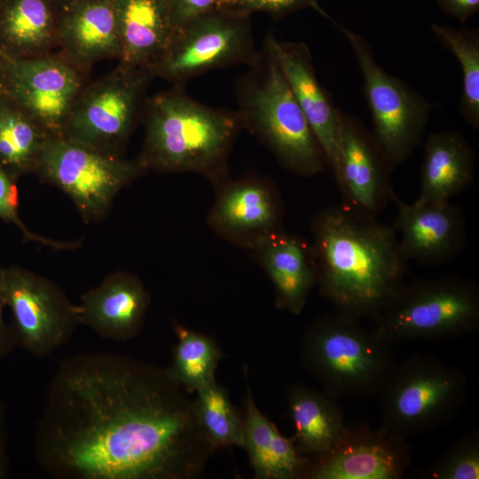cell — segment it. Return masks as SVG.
<instances>
[{"mask_svg":"<svg viewBox=\"0 0 479 479\" xmlns=\"http://www.w3.org/2000/svg\"><path fill=\"white\" fill-rule=\"evenodd\" d=\"M168 368L107 352L62 361L35 438L59 479H192L214 450Z\"/></svg>","mask_w":479,"mask_h":479,"instance_id":"obj_1","label":"cell"},{"mask_svg":"<svg viewBox=\"0 0 479 479\" xmlns=\"http://www.w3.org/2000/svg\"><path fill=\"white\" fill-rule=\"evenodd\" d=\"M310 230L320 294L337 313L375 318L405 283L393 226L341 204L319 211Z\"/></svg>","mask_w":479,"mask_h":479,"instance_id":"obj_2","label":"cell"},{"mask_svg":"<svg viewBox=\"0 0 479 479\" xmlns=\"http://www.w3.org/2000/svg\"><path fill=\"white\" fill-rule=\"evenodd\" d=\"M145 139L137 158L147 172H192L216 187L230 177L228 157L243 130L237 112L196 101L183 85L146 99Z\"/></svg>","mask_w":479,"mask_h":479,"instance_id":"obj_3","label":"cell"},{"mask_svg":"<svg viewBox=\"0 0 479 479\" xmlns=\"http://www.w3.org/2000/svg\"><path fill=\"white\" fill-rule=\"evenodd\" d=\"M236 82L243 126L289 171L302 177L326 167L323 152L270 46L264 42Z\"/></svg>","mask_w":479,"mask_h":479,"instance_id":"obj_4","label":"cell"},{"mask_svg":"<svg viewBox=\"0 0 479 479\" xmlns=\"http://www.w3.org/2000/svg\"><path fill=\"white\" fill-rule=\"evenodd\" d=\"M301 360L335 398L380 394L397 363L391 343L359 319L337 312L309 326L301 342Z\"/></svg>","mask_w":479,"mask_h":479,"instance_id":"obj_5","label":"cell"},{"mask_svg":"<svg viewBox=\"0 0 479 479\" xmlns=\"http://www.w3.org/2000/svg\"><path fill=\"white\" fill-rule=\"evenodd\" d=\"M468 393L463 370L426 353L396 363L381 395V426L398 437L433 431L454 420Z\"/></svg>","mask_w":479,"mask_h":479,"instance_id":"obj_6","label":"cell"},{"mask_svg":"<svg viewBox=\"0 0 479 479\" xmlns=\"http://www.w3.org/2000/svg\"><path fill=\"white\" fill-rule=\"evenodd\" d=\"M391 343L460 337L479 326V288L457 275L404 283L374 318Z\"/></svg>","mask_w":479,"mask_h":479,"instance_id":"obj_7","label":"cell"},{"mask_svg":"<svg viewBox=\"0 0 479 479\" xmlns=\"http://www.w3.org/2000/svg\"><path fill=\"white\" fill-rule=\"evenodd\" d=\"M347 39L364 80V94L373 121L372 136L392 170L421 142L435 105L375 60L365 39L322 12Z\"/></svg>","mask_w":479,"mask_h":479,"instance_id":"obj_8","label":"cell"},{"mask_svg":"<svg viewBox=\"0 0 479 479\" xmlns=\"http://www.w3.org/2000/svg\"><path fill=\"white\" fill-rule=\"evenodd\" d=\"M145 173L137 159L128 160L59 136L47 138L35 171L72 200L86 223L104 220L117 194Z\"/></svg>","mask_w":479,"mask_h":479,"instance_id":"obj_9","label":"cell"},{"mask_svg":"<svg viewBox=\"0 0 479 479\" xmlns=\"http://www.w3.org/2000/svg\"><path fill=\"white\" fill-rule=\"evenodd\" d=\"M256 53L250 16L214 8L177 27L150 70L153 77L183 85L214 69L247 66Z\"/></svg>","mask_w":479,"mask_h":479,"instance_id":"obj_10","label":"cell"},{"mask_svg":"<svg viewBox=\"0 0 479 479\" xmlns=\"http://www.w3.org/2000/svg\"><path fill=\"white\" fill-rule=\"evenodd\" d=\"M153 78L148 67L118 65L106 76L85 85L62 137L122 155L144 109L145 92Z\"/></svg>","mask_w":479,"mask_h":479,"instance_id":"obj_11","label":"cell"},{"mask_svg":"<svg viewBox=\"0 0 479 479\" xmlns=\"http://www.w3.org/2000/svg\"><path fill=\"white\" fill-rule=\"evenodd\" d=\"M1 293L11 313L15 346L40 358L70 339L78 325L75 304L50 279L24 267H2Z\"/></svg>","mask_w":479,"mask_h":479,"instance_id":"obj_12","label":"cell"},{"mask_svg":"<svg viewBox=\"0 0 479 479\" xmlns=\"http://www.w3.org/2000/svg\"><path fill=\"white\" fill-rule=\"evenodd\" d=\"M2 57L5 97L50 136L62 137L85 87L86 74L60 53L24 59Z\"/></svg>","mask_w":479,"mask_h":479,"instance_id":"obj_13","label":"cell"},{"mask_svg":"<svg viewBox=\"0 0 479 479\" xmlns=\"http://www.w3.org/2000/svg\"><path fill=\"white\" fill-rule=\"evenodd\" d=\"M215 188L207 223L224 240L250 250L263 238L285 231L283 203L268 178L229 177Z\"/></svg>","mask_w":479,"mask_h":479,"instance_id":"obj_14","label":"cell"},{"mask_svg":"<svg viewBox=\"0 0 479 479\" xmlns=\"http://www.w3.org/2000/svg\"><path fill=\"white\" fill-rule=\"evenodd\" d=\"M338 122L339 157L333 176L342 204L377 216L396 196L391 169L360 120L338 108Z\"/></svg>","mask_w":479,"mask_h":479,"instance_id":"obj_15","label":"cell"},{"mask_svg":"<svg viewBox=\"0 0 479 479\" xmlns=\"http://www.w3.org/2000/svg\"><path fill=\"white\" fill-rule=\"evenodd\" d=\"M411 463L405 439L380 427L348 428L325 455L314 459L304 475L310 479H399Z\"/></svg>","mask_w":479,"mask_h":479,"instance_id":"obj_16","label":"cell"},{"mask_svg":"<svg viewBox=\"0 0 479 479\" xmlns=\"http://www.w3.org/2000/svg\"><path fill=\"white\" fill-rule=\"evenodd\" d=\"M392 224L406 261L435 266L456 258L467 242L463 212L451 201L406 204L396 195Z\"/></svg>","mask_w":479,"mask_h":479,"instance_id":"obj_17","label":"cell"},{"mask_svg":"<svg viewBox=\"0 0 479 479\" xmlns=\"http://www.w3.org/2000/svg\"><path fill=\"white\" fill-rule=\"evenodd\" d=\"M264 42L275 54L334 175L339 157L338 108L318 80L309 46L302 42L280 41L272 34Z\"/></svg>","mask_w":479,"mask_h":479,"instance_id":"obj_18","label":"cell"},{"mask_svg":"<svg viewBox=\"0 0 479 479\" xmlns=\"http://www.w3.org/2000/svg\"><path fill=\"white\" fill-rule=\"evenodd\" d=\"M150 302V293L140 278L118 271L84 292L75 312L78 325L105 339L126 342L140 332Z\"/></svg>","mask_w":479,"mask_h":479,"instance_id":"obj_19","label":"cell"},{"mask_svg":"<svg viewBox=\"0 0 479 479\" xmlns=\"http://www.w3.org/2000/svg\"><path fill=\"white\" fill-rule=\"evenodd\" d=\"M60 54L84 74L96 62L121 56L114 0H77L59 12Z\"/></svg>","mask_w":479,"mask_h":479,"instance_id":"obj_20","label":"cell"},{"mask_svg":"<svg viewBox=\"0 0 479 479\" xmlns=\"http://www.w3.org/2000/svg\"><path fill=\"white\" fill-rule=\"evenodd\" d=\"M250 251L274 286L276 305L300 314L317 285L312 247L282 231L263 238Z\"/></svg>","mask_w":479,"mask_h":479,"instance_id":"obj_21","label":"cell"},{"mask_svg":"<svg viewBox=\"0 0 479 479\" xmlns=\"http://www.w3.org/2000/svg\"><path fill=\"white\" fill-rule=\"evenodd\" d=\"M121 43L119 64L148 67L169 44L176 27L165 0H114Z\"/></svg>","mask_w":479,"mask_h":479,"instance_id":"obj_22","label":"cell"},{"mask_svg":"<svg viewBox=\"0 0 479 479\" xmlns=\"http://www.w3.org/2000/svg\"><path fill=\"white\" fill-rule=\"evenodd\" d=\"M475 153L462 133L445 130L429 134L424 144L420 189L414 202L444 203L470 185Z\"/></svg>","mask_w":479,"mask_h":479,"instance_id":"obj_23","label":"cell"},{"mask_svg":"<svg viewBox=\"0 0 479 479\" xmlns=\"http://www.w3.org/2000/svg\"><path fill=\"white\" fill-rule=\"evenodd\" d=\"M59 9L51 0H0V54L34 58L58 44Z\"/></svg>","mask_w":479,"mask_h":479,"instance_id":"obj_24","label":"cell"},{"mask_svg":"<svg viewBox=\"0 0 479 479\" xmlns=\"http://www.w3.org/2000/svg\"><path fill=\"white\" fill-rule=\"evenodd\" d=\"M243 421L244 449L255 475L259 479H294L304 477L310 460L265 417L255 404L248 384Z\"/></svg>","mask_w":479,"mask_h":479,"instance_id":"obj_25","label":"cell"},{"mask_svg":"<svg viewBox=\"0 0 479 479\" xmlns=\"http://www.w3.org/2000/svg\"><path fill=\"white\" fill-rule=\"evenodd\" d=\"M287 405L294 428V444L300 452L314 459L327 453L349 428L343 421L336 398L303 385L291 386Z\"/></svg>","mask_w":479,"mask_h":479,"instance_id":"obj_26","label":"cell"},{"mask_svg":"<svg viewBox=\"0 0 479 479\" xmlns=\"http://www.w3.org/2000/svg\"><path fill=\"white\" fill-rule=\"evenodd\" d=\"M49 137L5 96L0 99V164L12 175L35 174Z\"/></svg>","mask_w":479,"mask_h":479,"instance_id":"obj_27","label":"cell"},{"mask_svg":"<svg viewBox=\"0 0 479 479\" xmlns=\"http://www.w3.org/2000/svg\"><path fill=\"white\" fill-rule=\"evenodd\" d=\"M175 333L177 341L168 370L186 391H196L215 380L219 349L209 337L181 325L175 326Z\"/></svg>","mask_w":479,"mask_h":479,"instance_id":"obj_28","label":"cell"},{"mask_svg":"<svg viewBox=\"0 0 479 479\" xmlns=\"http://www.w3.org/2000/svg\"><path fill=\"white\" fill-rule=\"evenodd\" d=\"M435 36L458 59L462 70L459 111L475 130L479 128V31L431 24Z\"/></svg>","mask_w":479,"mask_h":479,"instance_id":"obj_29","label":"cell"},{"mask_svg":"<svg viewBox=\"0 0 479 479\" xmlns=\"http://www.w3.org/2000/svg\"><path fill=\"white\" fill-rule=\"evenodd\" d=\"M195 411L213 446L244 447V428L227 391L216 380L196 390Z\"/></svg>","mask_w":479,"mask_h":479,"instance_id":"obj_30","label":"cell"},{"mask_svg":"<svg viewBox=\"0 0 479 479\" xmlns=\"http://www.w3.org/2000/svg\"><path fill=\"white\" fill-rule=\"evenodd\" d=\"M429 479H478L479 435L462 436L423 473Z\"/></svg>","mask_w":479,"mask_h":479,"instance_id":"obj_31","label":"cell"},{"mask_svg":"<svg viewBox=\"0 0 479 479\" xmlns=\"http://www.w3.org/2000/svg\"><path fill=\"white\" fill-rule=\"evenodd\" d=\"M18 177L0 164V219L13 224L25 242H34L55 250H75L81 241H60L37 234L28 229L20 216Z\"/></svg>","mask_w":479,"mask_h":479,"instance_id":"obj_32","label":"cell"},{"mask_svg":"<svg viewBox=\"0 0 479 479\" xmlns=\"http://www.w3.org/2000/svg\"><path fill=\"white\" fill-rule=\"evenodd\" d=\"M319 0H219L216 8L236 14L250 16L255 12L279 20L294 12L312 7L317 10Z\"/></svg>","mask_w":479,"mask_h":479,"instance_id":"obj_33","label":"cell"},{"mask_svg":"<svg viewBox=\"0 0 479 479\" xmlns=\"http://www.w3.org/2000/svg\"><path fill=\"white\" fill-rule=\"evenodd\" d=\"M176 29L214 8L219 0H165Z\"/></svg>","mask_w":479,"mask_h":479,"instance_id":"obj_34","label":"cell"},{"mask_svg":"<svg viewBox=\"0 0 479 479\" xmlns=\"http://www.w3.org/2000/svg\"><path fill=\"white\" fill-rule=\"evenodd\" d=\"M444 13L465 23L479 12V0H437Z\"/></svg>","mask_w":479,"mask_h":479,"instance_id":"obj_35","label":"cell"},{"mask_svg":"<svg viewBox=\"0 0 479 479\" xmlns=\"http://www.w3.org/2000/svg\"><path fill=\"white\" fill-rule=\"evenodd\" d=\"M1 271L0 266V360L8 356L15 346L11 326L6 323L4 317V304L1 293Z\"/></svg>","mask_w":479,"mask_h":479,"instance_id":"obj_36","label":"cell"},{"mask_svg":"<svg viewBox=\"0 0 479 479\" xmlns=\"http://www.w3.org/2000/svg\"><path fill=\"white\" fill-rule=\"evenodd\" d=\"M7 437L5 406L0 400V479L6 478L8 475Z\"/></svg>","mask_w":479,"mask_h":479,"instance_id":"obj_37","label":"cell"},{"mask_svg":"<svg viewBox=\"0 0 479 479\" xmlns=\"http://www.w3.org/2000/svg\"><path fill=\"white\" fill-rule=\"evenodd\" d=\"M5 96V67L4 60L0 54V99Z\"/></svg>","mask_w":479,"mask_h":479,"instance_id":"obj_38","label":"cell"},{"mask_svg":"<svg viewBox=\"0 0 479 479\" xmlns=\"http://www.w3.org/2000/svg\"><path fill=\"white\" fill-rule=\"evenodd\" d=\"M59 12L69 7L77 0H51Z\"/></svg>","mask_w":479,"mask_h":479,"instance_id":"obj_39","label":"cell"}]
</instances>
